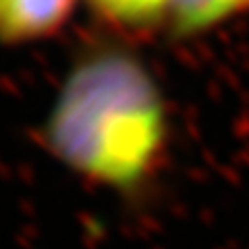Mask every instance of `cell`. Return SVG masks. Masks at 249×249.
I'll list each match as a JSON object with an SVG mask.
<instances>
[{"mask_svg": "<svg viewBox=\"0 0 249 249\" xmlns=\"http://www.w3.org/2000/svg\"><path fill=\"white\" fill-rule=\"evenodd\" d=\"M102 17L127 27H147L170 17L173 0H89Z\"/></svg>", "mask_w": 249, "mask_h": 249, "instance_id": "277c9868", "label": "cell"}, {"mask_svg": "<svg viewBox=\"0 0 249 249\" xmlns=\"http://www.w3.org/2000/svg\"><path fill=\"white\" fill-rule=\"evenodd\" d=\"M249 11V0H173L170 21L181 36L201 34Z\"/></svg>", "mask_w": 249, "mask_h": 249, "instance_id": "3957f363", "label": "cell"}, {"mask_svg": "<svg viewBox=\"0 0 249 249\" xmlns=\"http://www.w3.org/2000/svg\"><path fill=\"white\" fill-rule=\"evenodd\" d=\"M75 0H0V40L31 42L52 36L71 17Z\"/></svg>", "mask_w": 249, "mask_h": 249, "instance_id": "7a4b0ae2", "label": "cell"}, {"mask_svg": "<svg viewBox=\"0 0 249 249\" xmlns=\"http://www.w3.org/2000/svg\"><path fill=\"white\" fill-rule=\"evenodd\" d=\"M166 137L160 89L139 60L104 52L67 77L52 106L46 139L77 175L131 193L152 177Z\"/></svg>", "mask_w": 249, "mask_h": 249, "instance_id": "6da1fadb", "label": "cell"}]
</instances>
